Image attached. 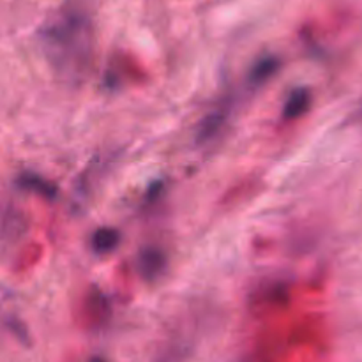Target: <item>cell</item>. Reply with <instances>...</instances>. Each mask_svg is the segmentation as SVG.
Segmentation results:
<instances>
[{
  "label": "cell",
  "mask_w": 362,
  "mask_h": 362,
  "mask_svg": "<svg viewBox=\"0 0 362 362\" xmlns=\"http://www.w3.org/2000/svg\"><path fill=\"white\" fill-rule=\"evenodd\" d=\"M90 21L81 11H60L42 30V46L49 62L64 76L83 73L90 57Z\"/></svg>",
  "instance_id": "1"
},
{
  "label": "cell",
  "mask_w": 362,
  "mask_h": 362,
  "mask_svg": "<svg viewBox=\"0 0 362 362\" xmlns=\"http://www.w3.org/2000/svg\"><path fill=\"white\" fill-rule=\"evenodd\" d=\"M311 103V94L306 88H299V90H293L292 95L286 99L285 108H283V117L286 120L297 119V117L303 115L308 108H310Z\"/></svg>",
  "instance_id": "2"
},
{
  "label": "cell",
  "mask_w": 362,
  "mask_h": 362,
  "mask_svg": "<svg viewBox=\"0 0 362 362\" xmlns=\"http://www.w3.org/2000/svg\"><path fill=\"white\" fill-rule=\"evenodd\" d=\"M165 267V257L158 250H145L140 255V271L145 279H152Z\"/></svg>",
  "instance_id": "3"
},
{
  "label": "cell",
  "mask_w": 362,
  "mask_h": 362,
  "mask_svg": "<svg viewBox=\"0 0 362 362\" xmlns=\"http://www.w3.org/2000/svg\"><path fill=\"white\" fill-rule=\"evenodd\" d=\"M120 235L117 230L113 228H101L94 233L92 237V247H94L98 253H106V251H112L113 247L119 244Z\"/></svg>",
  "instance_id": "4"
},
{
  "label": "cell",
  "mask_w": 362,
  "mask_h": 362,
  "mask_svg": "<svg viewBox=\"0 0 362 362\" xmlns=\"http://www.w3.org/2000/svg\"><path fill=\"white\" fill-rule=\"evenodd\" d=\"M278 64H279L278 59H274V57H267V59H264L262 62H258L257 66H255L253 74H251V80L264 81L265 78H269L272 73H274Z\"/></svg>",
  "instance_id": "5"
}]
</instances>
